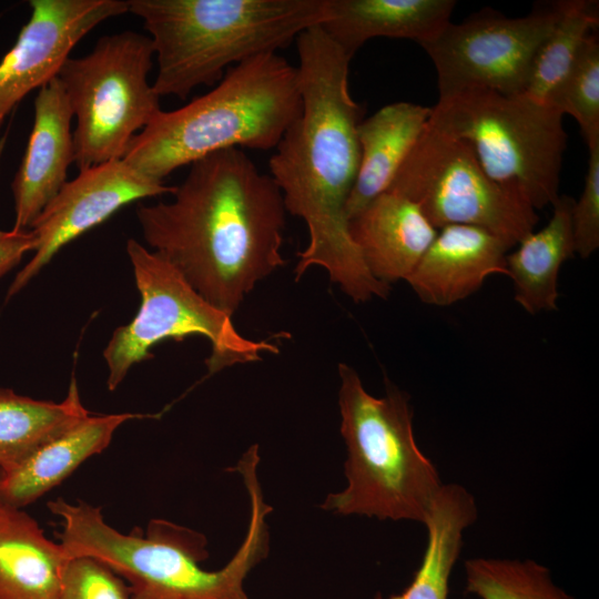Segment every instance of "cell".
I'll list each match as a JSON object with an SVG mask.
<instances>
[{
	"label": "cell",
	"mask_w": 599,
	"mask_h": 599,
	"mask_svg": "<svg viewBox=\"0 0 599 599\" xmlns=\"http://www.w3.org/2000/svg\"><path fill=\"white\" fill-rule=\"evenodd\" d=\"M302 111L268 161L286 212L301 217L308 242L297 253L295 280L313 266L356 303L386 298L392 286L367 270L348 230L346 203L359 165L363 109L348 88L351 58L321 26L296 38Z\"/></svg>",
	"instance_id": "1"
},
{
	"label": "cell",
	"mask_w": 599,
	"mask_h": 599,
	"mask_svg": "<svg viewBox=\"0 0 599 599\" xmlns=\"http://www.w3.org/2000/svg\"><path fill=\"white\" fill-rule=\"evenodd\" d=\"M172 195L138 206L144 241L233 316L257 283L285 264L278 186L242 149H227L190 164Z\"/></svg>",
	"instance_id": "2"
},
{
	"label": "cell",
	"mask_w": 599,
	"mask_h": 599,
	"mask_svg": "<svg viewBox=\"0 0 599 599\" xmlns=\"http://www.w3.org/2000/svg\"><path fill=\"white\" fill-rule=\"evenodd\" d=\"M260 459L258 448L250 446L231 468L241 475L247 491L250 520L241 546L219 570L201 566L209 557L205 536L182 525L152 519L144 531L134 528L123 534L106 524L101 507L63 498L48 501L47 507L60 518L58 537L68 557L89 556L103 562L126 582L131 599H250L244 581L268 555L266 518L273 510L258 480Z\"/></svg>",
	"instance_id": "3"
},
{
	"label": "cell",
	"mask_w": 599,
	"mask_h": 599,
	"mask_svg": "<svg viewBox=\"0 0 599 599\" xmlns=\"http://www.w3.org/2000/svg\"><path fill=\"white\" fill-rule=\"evenodd\" d=\"M302 111L297 69L277 52L229 68L207 93L160 110L123 160L160 182L181 166L227 149L272 150Z\"/></svg>",
	"instance_id": "4"
},
{
	"label": "cell",
	"mask_w": 599,
	"mask_h": 599,
	"mask_svg": "<svg viewBox=\"0 0 599 599\" xmlns=\"http://www.w3.org/2000/svg\"><path fill=\"white\" fill-rule=\"evenodd\" d=\"M150 33L161 98L186 99L227 67L286 48L328 19V0H128Z\"/></svg>",
	"instance_id": "5"
},
{
	"label": "cell",
	"mask_w": 599,
	"mask_h": 599,
	"mask_svg": "<svg viewBox=\"0 0 599 599\" xmlns=\"http://www.w3.org/2000/svg\"><path fill=\"white\" fill-rule=\"evenodd\" d=\"M338 375L347 484L328 494L319 508L341 516L423 525L444 483L417 445L408 395L390 383L384 396L369 394L358 373L345 363L338 364Z\"/></svg>",
	"instance_id": "6"
},
{
	"label": "cell",
	"mask_w": 599,
	"mask_h": 599,
	"mask_svg": "<svg viewBox=\"0 0 599 599\" xmlns=\"http://www.w3.org/2000/svg\"><path fill=\"white\" fill-rule=\"evenodd\" d=\"M548 104L490 90L440 97L429 125L466 141L487 175L536 211L559 197L567 133Z\"/></svg>",
	"instance_id": "7"
},
{
	"label": "cell",
	"mask_w": 599,
	"mask_h": 599,
	"mask_svg": "<svg viewBox=\"0 0 599 599\" xmlns=\"http://www.w3.org/2000/svg\"><path fill=\"white\" fill-rule=\"evenodd\" d=\"M126 253L141 305L130 323L114 329L103 349L109 390L123 382L134 364L152 358L153 346L170 338L205 337L211 345L205 361L211 375L236 364L260 362L264 353H278L274 343L238 333L232 316L202 297L162 255L134 238L128 240Z\"/></svg>",
	"instance_id": "8"
},
{
	"label": "cell",
	"mask_w": 599,
	"mask_h": 599,
	"mask_svg": "<svg viewBox=\"0 0 599 599\" xmlns=\"http://www.w3.org/2000/svg\"><path fill=\"white\" fill-rule=\"evenodd\" d=\"M154 50L149 37L125 30L104 35L85 55L69 57L58 79L77 125L80 170L123 159L134 135L161 110L149 83Z\"/></svg>",
	"instance_id": "9"
},
{
	"label": "cell",
	"mask_w": 599,
	"mask_h": 599,
	"mask_svg": "<svg viewBox=\"0 0 599 599\" xmlns=\"http://www.w3.org/2000/svg\"><path fill=\"white\" fill-rule=\"evenodd\" d=\"M387 191L413 201L437 229L483 227L510 248L531 233L538 214L491 180L470 145L427 124Z\"/></svg>",
	"instance_id": "10"
},
{
	"label": "cell",
	"mask_w": 599,
	"mask_h": 599,
	"mask_svg": "<svg viewBox=\"0 0 599 599\" xmlns=\"http://www.w3.org/2000/svg\"><path fill=\"white\" fill-rule=\"evenodd\" d=\"M557 17L554 3L521 18L494 12L450 21L420 45L434 63L439 98L469 90L522 94L535 54Z\"/></svg>",
	"instance_id": "11"
},
{
	"label": "cell",
	"mask_w": 599,
	"mask_h": 599,
	"mask_svg": "<svg viewBox=\"0 0 599 599\" xmlns=\"http://www.w3.org/2000/svg\"><path fill=\"white\" fill-rule=\"evenodd\" d=\"M174 189L141 174L123 159L80 170L30 226L35 240L33 256L17 273L6 301L22 291L64 245L122 206L145 197L172 194Z\"/></svg>",
	"instance_id": "12"
},
{
	"label": "cell",
	"mask_w": 599,
	"mask_h": 599,
	"mask_svg": "<svg viewBox=\"0 0 599 599\" xmlns=\"http://www.w3.org/2000/svg\"><path fill=\"white\" fill-rule=\"evenodd\" d=\"M29 7L28 21L0 60V131L28 93L58 77L84 35L129 11L128 0H31Z\"/></svg>",
	"instance_id": "13"
},
{
	"label": "cell",
	"mask_w": 599,
	"mask_h": 599,
	"mask_svg": "<svg viewBox=\"0 0 599 599\" xmlns=\"http://www.w3.org/2000/svg\"><path fill=\"white\" fill-rule=\"evenodd\" d=\"M72 119L71 106L57 77L35 95L33 125L11 183L14 231L30 227L67 182L69 166L74 163Z\"/></svg>",
	"instance_id": "14"
},
{
	"label": "cell",
	"mask_w": 599,
	"mask_h": 599,
	"mask_svg": "<svg viewBox=\"0 0 599 599\" xmlns=\"http://www.w3.org/2000/svg\"><path fill=\"white\" fill-rule=\"evenodd\" d=\"M509 250L483 227L447 225L438 230L406 282L422 302L449 306L478 291L488 276L507 275Z\"/></svg>",
	"instance_id": "15"
},
{
	"label": "cell",
	"mask_w": 599,
	"mask_h": 599,
	"mask_svg": "<svg viewBox=\"0 0 599 599\" xmlns=\"http://www.w3.org/2000/svg\"><path fill=\"white\" fill-rule=\"evenodd\" d=\"M348 230L369 273L388 285L407 280L438 233L413 201L392 191L349 220Z\"/></svg>",
	"instance_id": "16"
},
{
	"label": "cell",
	"mask_w": 599,
	"mask_h": 599,
	"mask_svg": "<svg viewBox=\"0 0 599 599\" xmlns=\"http://www.w3.org/2000/svg\"><path fill=\"white\" fill-rule=\"evenodd\" d=\"M144 414L88 415L34 450L0 481V505L23 508L60 485L88 458L102 453L125 422Z\"/></svg>",
	"instance_id": "17"
},
{
	"label": "cell",
	"mask_w": 599,
	"mask_h": 599,
	"mask_svg": "<svg viewBox=\"0 0 599 599\" xmlns=\"http://www.w3.org/2000/svg\"><path fill=\"white\" fill-rule=\"evenodd\" d=\"M454 0H328L321 27L351 59L376 37L408 39L419 45L450 22Z\"/></svg>",
	"instance_id": "18"
},
{
	"label": "cell",
	"mask_w": 599,
	"mask_h": 599,
	"mask_svg": "<svg viewBox=\"0 0 599 599\" xmlns=\"http://www.w3.org/2000/svg\"><path fill=\"white\" fill-rule=\"evenodd\" d=\"M429 116L430 108L403 101L387 104L359 122V165L346 203L348 222L388 190Z\"/></svg>",
	"instance_id": "19"
},
{
	"label": "cell",
	"mask_w": 599,
	"mask_h": 599,
	"mask_svg": "<svg viewBox=\"0 0 599 599\" xmlns=\"http://www.w3.org/2000/svg\"><path fill=\"white\" fill-rule=\"evenodd\" d=\"M69 561L35 519L0 505V599H58Z\"/></svg>",
	"instance_id": "20"
},
{
	"label": "cell",
	"mask_w": 599,
	"mask_h": 599,
	"mask_svg": "<svg viewBox=\"0 0 599 599\" xmlns=\"http://www.w3.org/2000/svg\"><path fill=\"white\" fill-rule=\"evenodd\" d=\"M575 200L559 195L549 222L531 232L506 255L507 276L515 301L529 314L557 309L558 275L565 261L576 254L572 231Z\"/></svg>",
	"instance_id": "21"
},
{
	"label": "cell",
	"mask_w": 599,
	"mask_h": 599,
	"mask_svg": "<svg viewBox=\"0 0 599 599\" xmlns=\"http://www.w3.org/2000/svg\"><path fill=\"white\" fill-rule=\"evenodd\" d=\"M473 495L461 485L443 484L423 524L427 542L408 587L386 599H448L449 580L461 552L464 535L477 519ZM375 599H384L377 595Z\"/></svg>",
	"instance_id": "22"
},
{
	"label": "cell",
	"mask_w": 599,
	"mask_h": 599,
	"mask_svg": "<svg viewBox=\"0 0 599 599\" xmlns=\"http://www.w3.org/2000/svg\"><path fill=\"white\" fill-rule=\"evenodd\" d=\"M89 414L81 403L74 377L60 403L34 399L0 387V470L4 474L13 469Z\"/></svg>",
	"instance_id": "23"
},
{
	"label": "cell",
	"mask_w": 599,
	"mask_h": 599,
	"mask_svg": "<svg viewBox=\"0 0 599 599\" xmlns=\"http://www.w3.org/2000/svg\"><path fill=\"white\" fill-rule=\"evenodd\" d=\"M557 20L538 48L524 95L547 104L556 87L571 68L587 37L599 24L598 1H557Z\"/></svg>",
	"instance_id": "24"
},
{
	"label": "cell",
	"mask_w": 599,
	"mask_h": 599,
	"mask_svg": "<svg viewBox=\"0 0 599 599\" xmlns=\"http://www.w3.org/2000/svg\"><path fill=\"white\" fill-rule=\"evenodd\" d=\"M464 567L465 590L478 599H576L532 559L475 557Z\"/></svg>",
	"instance_id": "25"
},
{
	"label": "cell",
	"mask_w": 599,
	"mask_h": 599,
	"mask_svg": "<svg viewBox=\"0 0 599 599\" xmlns=\"http://www.w3.org/2000/svg\"><path fill=\"white\" fill-rule=\"evenodd\" d=\"M560 114L571 115L589 146L599 140V39L597 30L582 43L562 81L547 100Z\"/></svg>",
	"instance_id": "26"
},
{
	"label": "cell",
	"mask_w": 599,
	"mask_h": 599,
	"mask_svg": "<svg viewBox=\"0 0 599 599\" xmlns=\"http://www.w3.org/2000/svg\"><path fill=\"white\" fill-rule=\"evenodd\" d=\"M58 599H131L126 582L89 556L71 558Z\"/></svg>",
	"instance_id": "27"
},
{
	"label": "cell",
	"mask_w": 599,
	"mask_h": 599,
	"mask_svg": "<svg viewBox=\"0 0 599 599\" xmlns=\"http://www.w3.org/2000/svg\"><path fill=\"white\" fill-rule=\"evenodd\" d=\"M587 149L589 158L583 189L572 209L575 250L582 258L599 247V140Z\"/></svg>",
	"instance_id": "28"
},
{
	"label": "cell",
	"mask_w": 599,
	"mask_h": 599,
	"mask_svg": "<svg viewBox=\"0 0 599 599\" xmlns=\"http://www.w3.org/2000/svg\"><path fill=\"white\" fill-rule=\"evenodd\" d=\"M35 240L31 230H0V277L16 267L26 253L33 252Z\"/></svg>",
	"instance_id": "29"
},
{
	"label": "cell",
	"mask_w": 599,
	"mask_h": 599,
	"mask_svg": "<svg viewBox=\"0 0 599 599\" xmlns=\"http://www.w3.org/2000/svg\"><path fill=\"white\" fill-rule=\"evenodd\" d=\"M2 476H3V473H2V470H0V481L2 479Z\"/></svg>",
	"instance_id": "30"
}]
</instances>
